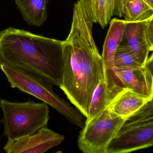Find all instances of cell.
I'll list each match as a JSON object with an SVG mask.
<instances>
[{
  "mask_svg": "<svg viewBox=\"0 0 153 153\" xmlns=\"http://www.w3.org/2000/svg\"><path fill=\"white\" fill-rule=\"evenodd\" d=\"M94 21L87 0L74 5L71 29L62 43L59 87L85 117L94 90L104 79L102 56L92 33Z\"/></svg>",
  "mask_w": 153,
  "mask_h": 153,
  "instance_id": "1",
  "label": "cell"
},
{
  "mask_svg": "<svg viewBox=\"0 0 153 153\" xmlns=\"http://www.w3.org/2000/svg\"><path fill=\"white\" fill-rule=\"evenodd\" d=\"M62 42L9 27L0 32V65L23 69L59 87Z\"/></svg>",
  "mask_w": 153,
  "mask_h": 153,
  "instance_id": "2",
  "label": "cell"
},
{
  "mask_svg": "<svg viewBox=\"0 0 153 153\" xmlns=\"http://www.w3.org/2000/svg\"><path fill=\"white\" fill-rule=\"evenodd\" d=\"M1 69L12 88L32 95L51 105L64 116L70 123L81 129L85 127L86 118L76 108H74L56 94L52 84L36 75L16 67L1 64Z\"/></svg>",
  "mask_w": 153,
  "mask_h": 153,
  "instance_id": "3",
  "label": "cell"
},
{
  "mask_svg": "<svg viewBox=\"0 0 153 153\" xmlns=\"http://www.w3.org/2000/svg\"><path fill=\"white\" fill-rule=\"evenodd\" d=\"M3 117L0 120L4 125L3 135L8 140H15L33 135L45 127L50 120V110L45 102H11L0 99Z\"/></svg>",
  "mask_w": 153,
  "mask_h": 153,
  "instance_id": "4",
  "label": "cell"
},
{
  "mask_svg": "<svg viewBox=\"0 0 153 153\" xmlns=\"http://www.w3.org/2000/svg\"><path fill=\"white\" fill-rule=\"evenodd\" d=\"M125 120L114 115L107 107L85 123L79 136V148L84 153H107L110 142Z\"/></svg>",
  "mask_w": 153,
  "mask_h": 153,
  "instance_id": "5",
  "label": "cell"
},
{
  "mask_svg": "<svg viewBox=\"0 0 153 153\" xmlns=\"http://www.w3.org/2000/svg\"><path fill=\"white\" fill-rule=\"evenodd\" d=\"M153 145V120L124 124L109 144L107 153H127Z\"/></svg>",
  "mask_w": 153,
  "mask_h": 153,
  "instance_id": "6",
  "label": "cell"
},
{
  "mask_svg": "<svg viewBox=\"0 0 153 153\" xmlns=\"http://www.w3.org/2000/svg\"><path fill=\"white\" fill-rule=\"evenodd\" d=\"M124 28V20L116 18L111 20L101 55L105 81L109 91L115 95L124 89L114 71V55L122 38Z\"/></svg>",
  "mask_w": 153,
  "mask_h": 153,
  "instance_id": "7",
  "label": "cell"
},
{
  "mask_svg": "<svg viewBox=\"0 0 153 153\" xmlns=\"http://www.w3.org/2000/svg\"><path fill=\"white\" fill-rule=\"evenodd\" d=\"M153 61L152 53L143 67L114 68V71L123 88L130 89L146 99L151 100L153 96Z\"/></svg>",
  "mask_w": 153,
  "mask_h": 153,
  "instance_id": "8",
  "label": "cell"
},
{
  "mask_svg": "<svg viewBox=\"0 0 153 153\" xmlns=\"http://www.w3.org/2000/svg\"><path fill=\"white\" fill-rule=\"evenodd\" d=\"M64 140V136L45 126L33 135L8 140L3 149L7 153H43L59 146Z\"/></svg>",
  "mask_w": 153,
  "mask_h": 153,
  "instance_id": "9",
  "label": "cell"
},
{
  "mask_svg": "<svg viewBox=\"0 0 153 153\" xmlns=\"http://www.w3.org/2000/svg\"><path fill=\"white\" fill-rule=\"evenodd\" d=\"M146 19L136 22L124 20L123 35L118 46L129 51L143 66L148 59L149 52L152 51L145 37Z\"/></svg>",
  "mask_w": 153,
  "mask_h": 153,
  "instance_id": "10",
  "label": "cell"
},
{
  "mask_svg": "<svg viewBox=\"0 0 153 153\" xmlns=\"http://www.w3.org/2000/svg\"><path fill=\"white\" fill-rule=\"evenodd\" d=\"M149 100L130 89L124 88L116 95L107 108L116 116L126 119Z\"/></svg>",
  "mask_w": 153,
  "mask_h": 153,
  "instance_id": "11",
  "label": "cell"
},
{
  "mask_svg": "<svg viewBox=\"0 0 153 153\" xmlns=\"http://www.w3.org/2000/svg\"><path fill=\"white\" fill-rule=\"evenodd\" d=\"M94 23L102 28L107 26L114 16L122 17V0H87Z\"/></svg>",
  "mask_w": 153,
  "mask_h": 153,
  "instance_id": "12",
  "label": "cell"
},
{
  "mask_svg": "<svg viewBox=\"0 0 153 153\" xmlns=\"http://www.w3.org/2000/svg\"><path fill=\"white\" fill-rule=\"evenodd\" d=\"M48 0H15L25 21L30 25L40 27L47 18Z\"/></svg>",
  "mask_w": 153,
  "mask_h": 153,
  "instance_id": "13",
  "label": "cell"
},
{
  "mask_svg": "<svg viewBox=\"0 0 153 153\" xmlns=\"http://www.w3.org/2000/svg\"><path fill=\"white\" fill-rule=\"evenodd\" d=\"M115 96L108 89L104 79L101 80L93 93L86 122L104 111Z\"/></svg>",
  "mask_w": 153,
  "mask_h": 153,
  "instance_id": "14",
  "label": "cell"
},
{
  "mask_svg": "<svg viewBox=\"0 0 153 153\" xmlns=\"http://www.w3.org/2000/svg\"><path fill=\"white\" fill-rule=\"evenodd\" d=\"M122 14L125 21H142L153 16V7L144 0H122Z\"/></svg>",
  "mask_w": 153,
  "mask_h": 153,
  "instance_id": "15",
  "label": "cell"
},
{
  "mask_svg": "<svg viewBox=\"0 0 153 153\" xmlns=\"http://www.w3.org/2000/svg\"><path fill=\"white\" fill-rule=\"evenodd\" d=\"M114 62L115 68H137L143 67L129 51L121 47L117 48Z\"/></svg>",
  "mask_w": 153,
  "mask_h": 153,
  "instance_id": "16",
  "label": "cell"
},
{
  "mask_svg": "<svg viewBox=\"0 0 153 153\" xmlns=\"http://www.w3.org/2000/svg\"><path fill=\"white\" fill-rule=\"evenodd\" d=\"M153 120V99L148 101L137 111L127 118L124 124L142 122Z\"/></svg>",
  "mask_w": 153,
  "mask_h": 153,
  "instance_id": "17",
  "label": "cell"
},
{
  "mask_svg": "<svg viewBox=\"0 0 153 153\" xmlns=\"http://www.w3.org/2000/svg\"><path fill=\"white\" fill-rule=\"evenodd\" d=\"M145 35L146 41L152 51L153 50V16L146 19Z\"/></svg>",
  "mask_w": 153,
  "mask_h": 153,
  "instance_id": "18",
  "label": "cell"
},
{
  "mask_svg": "<svg viewBox=\"0 0 153 153\" xmlns=\"http://www.w3.org/2000/svg\"><path fill=\"white\" fill-rule=\"evenodd\" d=\"M144 1L153 7V0H144Z\"/></svg>",
  "mask_w": 153,
  "mask_h": 153,
  "instance_id": "19",
  "label": "cell"
}]
</instances>
